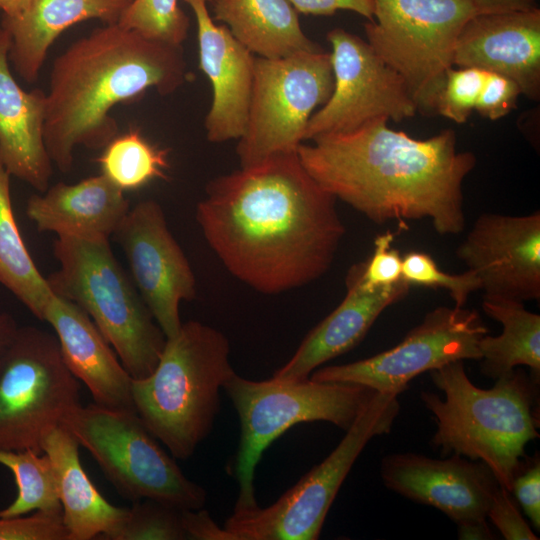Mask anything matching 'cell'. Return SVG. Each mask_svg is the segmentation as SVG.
I'll list each match as a JSON object with an SVG mask.
<instances>
[{
	"instance_id": "6da1fadb",
	"label": "cell",
	"mask_w": 540,
	"mask_h": 540,
	"mask_svg": "<svg viewBox=\"0 0 540 540\" xmlns=\"http://www.w3.org/2000/svg\"><path fill=\"white\" fill-rule=\"evenodd\" d=\"M336 201L297 152L284 153L211 180L196 219L234 277L273 295L306 286L330 269L345 234Z\"/></svg>"
},
{
	"instance_id": "7a4b0ae2",
	"label": "cell",
	"mask_w": 540,
	"mask_h": 540,
	"mask_svg": "<svg viewBox=\"0 0 540 540\" xmlns=\"http://www.w3.org/2000/svg\"><path fill=\"white\" fill-rule=\"evenodd\" d=\"M373 120L352 131L302 143L297 154L312 178L333 195L382 225L431 222L440 235H457L466 224L463 182L474 169L472 152L458 151L445 129L415 139Z\"/></svg>"
},
{
	"instance_id": "3957f363",
	"label": "cell",
	"mask_w": 540,
	"mask_h": 540,
	"mask_svg": "<svg viewBox=\"0 0 540 540\" xmlns=\"http://www.w3.org/2000/svg\"><path fill=\"white\" fill-rule=\"evenodd\" d=\"M182 45L146 38L117 23L70 44L52 64L43 127L53 164L70 172L76 146L104 149L119 134L111 109L148 89L169 95L190 79Z\"/></svg>"
},
{
	"instance_id": "277c9868",
	"label": "cell",
	"mask_w": 540,
	"mask_h": 540,
	"mask_svg": "<svg viewBox=\"0 0 540 540\" xmlns=\"http://www.w3.org/2000/svg\"><path fill=\"white\" fill-rule=\"evenodd\" d=\"M430 376L443 393H420L436 423L431 445L442 455L482 461L511 492L526 445L539 438L540 379L517 367L482 389L470 381L463 360L431 370Z\"/></svg>"
},
{
	"instance_id": "5b68a950",
	"label": "cell",
	"mask_w": 540,
	"mask_h": 540,
	"mask_svg": "<svg viewBox=\"0 0 540 540\" xmlns=\"http://www.w3.org/2000/svg\"><path fill=\"white\" fill-rule=\"evenodd\" d=\"M234 374L222 332L199 321L182 323L166 338L152 373L132 380L136 412L171 456L186 460L211 432L219 392Z\"/></svg>"
},
{
	"instance_id": "8992f818",
	"label": "cell",
	"mask_w": 540,
	"mask_h": 540,
	"mask_svg": "<svg viewBox=\"0 0 540 540\" xmlns=\"http://www.w3.org/2000/svg\"><path fill=\"white\" fill-rule=\"evenodd\" d=\"M53 255L59 269L46 278L52 293L88 314L133 379L150 375L166 336L109 241L57 236Z\"/></svg>"
},
{
	"instance_id": "52a82bcc",
	"label": "cell",
	"mask_w": 540,
	"mask_h": 540,
	"mask_svg": "<svg viewBox=\"0 0 540 540\" xmlns=\"http://www.w3.org/2000/svg\"><path fill=\"white\" fill-rule=\"evenodd\" d=\"M223 389L238 414L241 433L234 463L238 497L233 512L258 505L254 478L266 448L289 428L326 421L348 430L374 390L356 384L319 382L310 378L283 382L245 379L236 373Z\"/></svg>"
},
{
	"instance_id": "ba28073f",
	"label": "cell",
	"mask_w": 540,
	"mask_h": 540,
	"mask_svg": "<svg viewBox=\"0 0 540 540\" xmlns=\"http://www.w3.org/2000/svg\"><path fill=\"white\" fill-rule=\"evenodd\" d=\"M61 425L123 497L133 502L151 499L181 510L205 505L206 490L183 474L136 412L80 404Z\"/></svg>"
},
{
	"instance_id": "9c48e42d",
	"label": "cell",
	"mask_w": 540,
	"mask_h": 540,
	"mask_svg": "<svg viewBox=\"0 0 540 540\" xmlns=\"http://www.w3.org/2000/svg\"><path fill=\"white\" fill-rule=\"evenodd\" d=\"M396 390L375 391L334 450L268 507L233 512L231 540H314L355 461L370 440L391 431L400 412Z\"/></svg>"
},
{
	"instance_id": "30bf717a",
	"label": "cell",
	"mask_w": 540,
	"mask_h": 540,
	"mask_svg": "<svg viewBox=\"0 0 540 540\" xmlns=\"http://www.w3.org/2000/svg\"><path fill=\"white\" fill-rule=\"evenodd\" d=\"M476 14L475 0H375L367 42L402 77L420 113L436 114L457 39Z\"/></svg>"
},
{
	"instance_id": "8fae6325",
	"label": "cell",
	"mask_w": 540,
	"mask_h": 540,
	"mask_svg": "<svg viewBox=\"0 0 540 540\" xmlns=\"http://www.w3.org/2000/svg\"><path fill=\"white\" fill-rule=\"evenodd\" d=\"M80 405L55 334L18 327L0 354V449L43 453L45 434Z\"/></svg>"
},
{
	"instance_id": "7c38bea8",
	"label": "cell",
	"mask_w": 540,
	"mask_h": 540,
	"mask_svg": "<svg viewBox=\"0 0 540 540\" xmlns=\"http://www.w3.org/2000/svg\"><path fill=\"white\" fill-rule=\"evenodd\" d=\"M333 87L330 53L323 49L282 58L255 56L246 128L236 146L240 167L297 152L310 117Z\"/></svg>"
},
{
	"instance_id": "4fadbf2b",
	"label": "cell",
	"mask_w": 540,
	"mask_h": 540,
	"mask_svg": "<svg viewBox=\"0 0 540 540\" xmlns=\"http://www.w3.org/2000/svg\"><path fill=\"white\" fill-rule=\"evenodd\" d=\"M489 333L476 310L440 306L391 349L355 362L314 370L310 379L404 392L419 374L457 360H480L479 340Z\"/></svg>"
},
{
	"instance_id": "5bb4252c",
	"label": "cell",
	"mask_w": 540,
	"mask_h": 540,
	"mask_svg": "<svg viewBox=\"0 0 540 540\" xmlns=\"http://www.w3.org/2000/svg\"><path fill=\"white\" fill-rule=\"evenodd\" d=\"M331 44L334 87L331 96L310 117L304 142L352 131L376 119L402 121L417 108L402 77L367 41L342 28L327 34Z\"/></svg>"
},
{
	"instance_id": "9a60e30c",
	"label": "cell",
	"mask_w": 540,
	"mask_h": 540,
	"mask_svg": "<svg viewBox=\"0 0 540 540\" xmlns=\"http://www.w3.org/2000/svg\"><path fill=\"white\" fill-rule=\"evenodd\" d=\"M125 253L132 281L166 338L180 329V303L196 297V279L172 235L160 204L129 209L113 235Z\"/></svg>"
},
{
	"instance_id": "2e32d148",
	"label": "cell",
	"mask_w": 540,
	"mask_h": 540,
	"mask_svg": "<svg viewBox=\"0 0 540 540\" xmlns=\"http://www.w3.org/2000/svg\"><path fill=\"white\" fill-rule=\"evenodd\" d=\"M480 280L484 295L540 298V212L482 213L456 250Z\"/></svg>"
},
{
	"instance_id": "e0dca14e",
	"label": "cell",
	"mask_w": 540,
	"mask_h": 540,
	"mask_svg": "<svg viewBox=\"0 0 540 540\" xmlns=\"http://www.w3.org/2000/svg\"><path fill=\"white\" fill-rule=\"evenodd\" d=\"M380 475L389 490L443 512L457 525L487 520L500 487L482 461L453 454L435 459L418 453H392L381 461Z\"/></svg>"
},
{
	"instance_id": "ac0fdd59",
	"label": "cell",
	"mask_w": 540,
	"mask_h": 540,
	"mask_svg": "<svg viewBox=\"0 0 540 540\" xmlns=\"http://www.w3.org/2000/svg\"><path fill=\"white\" fill-rule=\"evenodd\" d=\"M453 65L506 76L521 94L540 96V10L479 13L463 27Z\"/></svg>"
},
{
	"instance_id": "d6986e66",
	"label": "cell",
	"mask_w": 540,
	"mask_h": 540,
	"mask_svg": "<svg viewBox=\"0 0 540 540\" xmlns=\"http://www.w3.org/2000/svg\"><path fill=\"white\" fill-rule=\"evenodd\" d=\"M197 23L199 68L212 86V102L206 114V137L212 143L238 140L244 133L253 84L255 56L225 25H216L207 3L184 0Z\"/></svg>"
},
{
	"instance_id": "ffe728a7",
	"label": "cell",
	"mask_w": 540,
	"mask_h": 540,
	"mask_svg": "<svg viewBox=\"0 0 540 540\" xmlns=\"http://www.w3.org/2000/svg\"><path fill=\"white\" fill-rule=\"evenodd\" d=\"M364 265L361 261L349 268L343 300L305 336L289 361L274 372L273 379L293 382L309 378L322 364L357 346L380 314L407 296L411 285L403 278L389 286L366 287Z\"/></svg>"
},
{
	"instance_id": "44dd1931",
	"label": "cell",
	"mask_w": 540,
	"mask_h": 540,
	"mask_svg": "<svg viewBox=\"0 0 540 540\" xmlns=\"http://www.w3.org/2000/svg\"><path fill=\"white\" fill-rule=\"evenodd\" d=\"M42 321L53 328L65 364L87 386L94 404L136 412L133 378L85 311L53 294L44 308Z\"/></svg>"
},
{
	"instance_id": "7402d4cb",
	"label": "cell",
	"mask_w": 540,
	"mask_h": 540,
	"mask_svg": "<svg viewBox=\"0 0 540 540\" xmlns=\"http://www.w3.org/2000/svg\"><path fill=\"white\" fill-rule=\"evenodd\" d=\"M9 49L10 36L0 26V162L10 176L43 193L53 171L43 138L46 92L21 88L9 67Z\"/></svg>"
},
{
	"instance_id": "603a6c76",
	"label": "cell",
	"mask_w": 540,
	"mask_h": 540,
	"mask_svg": "<svg viewBox=\"0 0 540 540\" xmlns=\"http://www.w3.org/2000/svg\"><path fill=\"white\" fill-rule=\"evenodd\" d=\"M129 209L125 192L101 173L76 184L58 182L30 196L26 215L39 232L109 241Z\"/></svg>"
},
{
	"instance_id": "cb8c5ba5",
	"label": "cell",
	"mask_w": 540,
	"mask_h": 540,
	"mask_svg": "<svg viewBox=\"0 0 540 540\" xmlns=\"http://www.w3.org/2000/svg\"><path fill=\"white\" fill-rule=\"evenodd\" d=\"M131 0H32L18 16H2L10 36L9 62L26 82L33 83L57 37L74 24L97 19L117 23Z\"/></svg>"
},
{
	"instance_id": "d4e9b609",
	"label": "cell",
	"mask_w": 540,
	"mask_h": 540,
	"mask_svg": "<svg viewBox=\"0 0 540 540\" xmlns=\"http://www.w3.org/2000/svg\"><path fill=\"white\" fill-rule=\"evenodd\" d=\"M79 447L61 424L50 429L41 444L53 467L68 540H109L127 508L112 505L97 490L82 467Z\"/></svg>"
},
{
	"instance_id": "484cf974",
	"label": "cell",
	"mask_w": 540,
	"mask_h": 540,
	"mask_svg": "<svg viewBox=\"0 0 540 540\" xmlns=\"http://www.w3.org/2000/svg\"><path fill=\"white\" fill-rule=\"evenodd\" d=\"M214 18L252 54L282 58L322 49L303 32L288 0H211Z\"/></svg>"
},
{
	"instance_id": "4316f807",
	"label": "cell",
	"mask_w": 540,
	"mask_h": 540,
	"mask_svg": "<svg viewBox=\"0 0 540 540\" xmlns=\"http://www.w3.org/2000/svg\"><path fill=\"white\" fill-rule=\"evenodd\" d=\"M483 311L502 325L498 336L485 334L478 343L480 372L497 379L517 367L527 366L540 379V316L520 300L484 295Z\"/></svg>"
},
{
	"instance_id": "83f0119b",
	"label": "cell",
	"mask_w": 540,
	"mask_h": 540,
	"mask_svg": "<svg viewBox=\"0 0 540 540\" xmlns=\"http://www.w3.org/2000/svg\"><path fill=\"white\" fill-rule=\"evenodd\" d=\"M0 284L36 318L53 295L35 265L17 226L10 194V174L0 162Z\"/></svg>"
},
{
	"instance_id": "f1b7e54d",
	"label": "cell",
	"mask_w": 540,
	"mask_h": 540,
	"mask_svg": "<svg viewBox=\"0 0 540 540\" xmlns=\"http://www.w3.org/2000/svg\"><path fill=\"white\" fill-rule=\"evenodd\" d=\"M102 150L97 159L101 173L124 192L166 178L169 150L151 144L137 129L118 134Z\"/></svg>"
},
{
	"instance_id": "f546056e",
	"label": "cell",
	"mask_w": 540,
	"mask_h": 540,
	"mask_svg": "<svg viewBox=\"0 0 540 540\" xmlns=\"http://www.w3.org/2000/svg\"><path fill=\"white\" fill-rule=\"evenodd\" d=\"M0 464L12 472L17 486L16 498L0 510V517L41 510L62 512L53 467L45 453L0 449Z\"/></svg>"
},
{
	"instance_id": "4dcf8cb0",
	"label": "cell",
	"mask_w": 540,
	"mask_h": 540,
	"mask_svg": "<svg viewBox=\"0 0 540 540\" xmlns=\"http://www.w3.org/2000/svg\"><path fill=\"white\" fill-rule=\"evenodd\" d=\"M117 24L146 38L174 45H182L190 27L178 0H131Z\"/></svg>"
},
{
	"instance_id": "1f68e13d",
	"label": "cell",
	"mask_w": 540,
	"mask_h": 540,
	"mask_svg": "<svg viewBox=\"0 0 540 540\" xmlns=\"http://www.w3.org/2000/svg\"><path fill=\"white\" fill-rule=\"evenodd\" d=\"M183 510L161 502L134 501L109 540H185Z\"/></svg>"
},
{
	"instance_id": "d6a6232c",
	"label": "cell",
	"mask_w": 540,
	"mask_h": 540,
	"mask_svg": "<svg viewBox=\"0 0 540 540\" xmlns=\"http://www.w3.org/2000/svg\"><path fill=\"white\" fill-rule=\"evenodd\" d=\"M402 278L411 286L447 290L456 307H465L469 295L481 289L480 280L473 271L446 273L428 253L420 251H410L402 257Z\"/></svg>"
},
{
	"instance_id": "836d02e7",
	"label": "cell",
	"mask_w": 540,
	"mask_h": 540,
	"mask_svg": "<svg viewBox=\"0 0 540 540\" xmlns=\"http://www.w3.org/2000/svg\"><path fill=\"white\" fill-rule=\"evenodd\" d=\"M486 72L476 68H451L440 91L436 114L463 124L469 118L481 89Z\"/></svg>"
},
{
	"instance_id": "e575fe53",
	"label": "cell",
	"mask_w": 540,
	"mask_h": 540,
	"mask_svg": "<svg viewBox=\"0 0 540 540\" xmlns=\"http://www.w3.org/2000/svg\"><path fill=\"white\" fill-rule=\"evenodd\" d=\"M0 540H68L62 512L0 517Z\"/></svg>"
},
{
	"instance_id": "d590c367",
	"label": "cell",
	"mask_w": 540,
	"mask_h": 540,
	"mask_svg": "<svg viewBox=\"0 0 540 540\" xmlns=\"http://www.w3.org/2000/svg\"><path fill=\"white\" fill-rule=\"evenodd\" d=\"M397 232L387 230L374 239L371 256L365 260L363 283L368 288L392 285L402 279V256L392 247Z\"/></svg>"
},
{
	"instance_id": "8d00e7d4",
	"label": "cell",
	"mask_w": 540,
	"mask_h": 540,
	"mask_svg": "<svg viewBox=\"0 0 540 540\" xmlns=\"http://www.w3.org/2000/svg\"><path fill=\"white\" fill-rule=\"evenodd\" d=\"M487 520L491 521L506 540L539 539L520 513L519 504L512 493L501 486L492 497Z\"/></svg>"
},
{
	"instance_id": "74e56055",
	"label": "cell",
	"mask_w": 540,
	"mask_h": 540,
	"mask_svg": "<svg viewBox=\"0 0 540 540\" xmlns=\"http://www.w3.org/2000/svg\"><path fill=\"white\" fill-rule=\"evenodd\" d=\"M521 90L512 79L486 72L475 110L485 118L498 120L516 107Z\"/></svg>"
},
{
	"instance_id": "f35d334b",
	"label": "cell",
	"mask_w": 540,
	"mask_h": 540,
	"mask_svg": "<svg viewBox=\"0 0 540 540\" xmlns=\"http://www.w3.org/2000/svg\"><path fill=\"white\" fill-rule=\"evenodd\" d=\"M511 493L535 529H540V460L525 457L514 477Z\"/></svg>"
},
{
	"instance_id": "ab89813d",
	"label": "cell",
	"mask_w": 540,
	"mask_h": 540,
	"mask_svg": "<svg viewBox=\"0 0 540 540\" xmlns=\"http://www.w3.org/2000/svg\"><path fill=\"white\" fill-rule=\"evenodd\" d=\"M298 13L332 15L338 10L356 12L373 21L375 0H288Z\"/></svg>"
},
{
	"instance_id": "60d3db41",
	"label": "cell",
	"mask_w": 540,
	"mask_h": 540,
	"mask_svg": "<svg viewBox=\"0 0 540 540\" xmlns=\"http://www.w3.org/2000/svg\"><path fill=\"white\" fill-rule=\"evenodd\" d=\"M183 519L189 539L195 540H231L224 528H220L207 511L183 510Z\"/></svg>"
},
{
	"instance_id": "b9f144b4",
	"label": "cell",
	"mask_w": 540,
	"mask_h": 540,
	"mask_svg": "<svg viewBox=\"0 0 540 540\" xmlns=\"http://www.w3.org/2000/svg\"><path fill=\"white\" fill-rule=\"evenodd\" d=\"M475 4L478 14L529 10L536 7L535 0H475Z\"/></svg>"
},
{
	"instance_id": "7bdbcfd3",
	"label": "cell",
	"mask_w": 540,
	"mask_h": 540,
	"mask_svg": "<svg viewBox=\"0 0 540 540\" xmlns=\"http://www.w3.org/2000/svg\"><path fill=\"white\" fill-rule=\"evenodd\" d=\"M458 538L462 540H488L495 537L488 525V520H484L459 524Z\"/></svg>"
},
{
	"instance_id": "ee69618b",
	"label": "cell",
	"mask_w": 540,
	"mask_h": 540,
	"mask_svg": "<svg viewBox=\"0 0 540 540\" xmlns=\"http://www.w3.org/2000/svg\"><path fill=\"white\" fill-rule=\"evenodd\" d=\"M18 326L13 318L0 311V354L10 344L17 332Z\"/></svg>"
},
{
	"instance_id": "f6af8a7d",
	"label": "cell",
	"mask_w": 540,
	"mask_h": 540,
	"mask_svg": "<svg viewBox=\"0 0 540 540\" xmlns=\"http://www.w3.org/2000/svg\"><path fill=\"white\" fill-rule=\"evenodd\" d=\"M32 0H0V11L4 17H15L21 14Z\"/></svg>"
}]
</instances>
